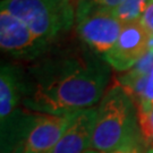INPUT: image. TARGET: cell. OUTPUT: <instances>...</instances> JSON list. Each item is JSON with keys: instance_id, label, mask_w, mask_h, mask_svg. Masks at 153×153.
I'll use <instances>...</instances> for the list:
<instances>
[{"instance_id": "1", "label": "cell", "mask_w": 153, "mask_h": 153, "mask_svg": "<svg viewBox=\"0 0 153 153\" xmlns=\"http://www.w3.org/2000/svg\"><path fill=\"white\" fill-rule=\"evenodd\" d=\"M21 81L24 109L71 115L99 104L109 84L110 66L88 48L49 49L21 68Z\"/></svg>"}, {"instance_id": "2", "label": "cell", "mask_w": 153, "mask_h": 153, "mask_svg": "<svg viewBox=\"0 0 153 153\" xmlns=\"http://www.w3.org/2000/svg\"><path fill=\"white\" fill-rule=\"evenodd\" d=\"M136 104L119 83L104 93L95 108L90 150L111 153L138 145Z\"/></svg>"}, {"instance_id": "3", "label": "cell", "mask_w": 153, "mask_h": 153, "mask_svg": "<svg viewBox=\"0 0 153 153\" xmlns=\"http://www.w3.org/2000/svg\"><path fill=\"white\" fill-rule=\"evenodd\" d=\"M0 10L22 21L36 36L52 44L75 23L69 0H1Z\"/></svg>"}, {"instance_id": "4", "label": "cell", "mask_w": 153, "mask_h": 153, "mask_svg": "<svg viewBox=\"0 0 153 153\" xmlns=\"http://www.w3.org/2000/svg\"><path fill=\"white\" fill-rule=\"evenodd\" d=\"M76 33L83 43L93 52L104 56L116 43L124 24L112 9L81 0L75 7Z\"/></svg>"}, {"instance_id": "5", "label": "cell", "mask_w": 153, "mask_h": 153, "mask_svg": "<svg viewBox=\"0 0 153 153\" xmlns=\"http://www.w3.org/2000/svg\"><path fill=\"white\" fill-rule=\"evenodd\" d=\"M73 115H45L25 110L11 153H48L68 128Z\"/></svg>"}, {"instance_id": "6", "label": "cell", "mask_w": 153, "mask_h": 153, "mask_svg": "<svg viewBox=\"0 0 153 153\" xmlns=\"http://www.w3.org/2000/svg\"><path fill=\"white\" fill-rule=\"evenodd\" d=\"M25 110L22 105L21 68L2 62L0 68V146L11 153L16 133Z\"/></svg>"}, {"instance_id": "7", "label": "cell", "mask_w": 153, "mask_h": 153, "mask_svg": "<svg viewBox=\"0 0 153 153\" xmlns=\"http://www.w3.org/2000/svg\"><path fill=\"white\" fill-rule=\"evenodd\" d=\"M1 51L15 59L33 61L43 56L51 44L36 36L18 18L6 10H0Z\"/></svg>"}, {"instance_id": "8", "label": "cell", "mask_w": 153, "mask_h": 153, "mask_svg": "<svg viewBox=\"0 0 153 153\" xmlns=\"http://www.w3.org/2000/svg\"><path fill=\"white\" fill-rule=\"evenodd\" d=\"M152 42L153 36L140 22L124 24L116 43L103 59L117 71H131L148 55Z\"/></svg>"}, {"instance_id": "9", "label": "cell", "mask_w": 153, "mask_h": 153, "mask_svg": "<svg viewBox=\"0 0 153 153\" xmlns=\"http://www.w3.org/2000/svg\"><path fill=\"white\" fill-rule=\"evenodd\" d=\"M95 108L73 115L71 124L60 140L48 153H86L90 150Z\"/></svg>"}, {"instance_id": "10", "label": "cell", "mask_w": 153, "mask_h": 153, "mask_svg": "<svg viewBox=\"0 0 153 153\" xmlns=\"http://www.w3.org/2000/svg\"><path fill=\"white\" fill-rule=\"evenodd\" d=\"M119 84L131 97L135 103H153V65H136L119 78Z\"/></svg>"}, {"instance_id": "11", "label": "cell", "mask_w": 153, "mask_h": 153, "mask_svg": "<svg viewBox=\"0 0 153 153\" xmlns=\"http://www.w3.org/2000/svg\"><path fill=\"white\" fill-rule=\"evenodd\" d=\"M141 140L146 148L153 146V103H135Z\"/></svg>"}, {"instance_id": "12", "label": "cell", "mask_w": 153, "mask_h": 153, "mask_svg": "<svg viewBox=\"0 0 153 153\" xmlns=\"http://www.w3.org/2000/svg\"><path fill=\"white\" fill-rule=\"evenodd\" d=\"M150 0H124L118 7L112 9L115 16L123 24L140 22Z\"/></svg>"}, {"instance_id": "13", "label": "cell", "mask_w": 153, "mask_h": 153, "mask_svg": "<svg viewBox=\"0 0 153 153\" xmlns=\"http://www.w3.org/2000/svg\"><path fill=\"white\" fill-rule=\"evenodd\" d=\"M140 23L153 36V0L149 1L148 6H146V8H145V10H144L141 19H140Z\"/></svg>"}, {"instance_id": "14", "label": "cell", "mask_w": 153, "mask_h": 153, "mask_svg": "<svg viewBox=\"0 0 153 153\" xmlns=\"http://www.w3.org/2000/svg\"><path fill=\"white\" fill-rule=\"evenodd\" d=\"M92 1L99 6H102V7L109 8V9H115L124 0H92Z\"/></svg>"}, {"instance_id": "15", "label": "cell", "mask_w": 153, "mask_h": 153, "mask_svg": "<svg viewBox=\"0 0 153 153\" xmlns=\"http://www.w3.org/2000/svg\"><path fill=\"white\" fill-rule=\"evenodd\" d=\"M111 153H144L141 150L140 145H136V146H131V148H126V149H120V150H117V151H114Z\"/></svg>"}, {"instance_id": "16", "label": "cell", "mask_w": 153, "mask_h": 153, "mask_svg": "<svg viewBox=\"0 0 153 153\" xmlns=\"http://www.w3.org/2000/svg\"><path fill=\"white\" fill-rule=\"evenodd\" d=\"M69 1L71 2V5L74 6V8H75V7L77 6V4H78V2L81 1V0H69Z\"/></svg>"}, {"instance_id": "17", "label": "cell", "mask_w": 153, "mask_h": 153, "mask_svg": "<svg viewBox=\"0 0 153 153\" xmlns=\"http://www.w3.org/2000/svg\"><path fill=\"white\" fill-rule=\"evenodd\" d=\"M146 153H153V146H151V148L148 149V151H146Z\"/></svg>"}, {"instance_id": "18", "label": "cell", "mask_w": 153, "mask_h": 153, "mask_svg": "<svg viewBox=\"0 0 153 153\" xmlns=\"http://www.w3.org/2000/svg\"><path fill=\"white\" fill-rule=\"evenodd\" d=\"M86 153H103V152H97V151H93V150H88Z\"/></svg>"}]
</instances>
